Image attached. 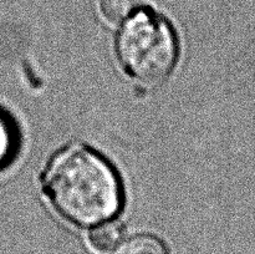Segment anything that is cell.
Listing matches in <instances>:
<instances>
[{"instance_id":"obj_1","label":"cell","mask_w":255,"mask_h":254,"mask_svg":"<svg viewBox=\"0 0 255 254\" xmlns=\"http://www.w3.org/2000/svg\"><path fill=\"white\" fill-rule=\"evenodd\" d=\"M42 189L55 211L76 226L114 218L122 206V187L114 167L85 146L57 152L42 174Z\"/></svg>"},{"instance_id":"obj_2","label":"cell","mask_w":255,"mask_h":254,"mask_svg":"<svg viewBox=\"0 0 255 254\" xmlns=\"http://www.w3.org/2000/svg\"><path fill=\"white\" fill-rule=\"evenodd\" d=\"M120 65L142 85L163 82L178 59V41L168 20L148 9H138L120 29L115 42Z\"/></svg>"},{"instance_id":"obj_3","label":"cell","mask_w":255,"mask_h":254,"mask_svg":"<svg viewBox=\"0 0 255 254\" xmlns=\"http://www.w3.org/2000/svg\"><path fill=\"white\" fill-rule=\"evenodd\" d=\"M122 237V228L114 222H104L97 224L87 237L89 247L96 254H109L120 243Z\"/></svg>"},{"instance_id":"obj_4","label":"cell","mask_w":255,"mask_h":254,"mask_svg":"<svg viewBox=\"0 0 255 254\" xmlns=\"http://www.w3.org/2000/svg\"><path fill=\"white\" fill-rule=\"evenodd\" d=\"M115 254H168V251L156 237L139 234L124 242Z\"/></svg>"},{"instance_id":"obj_5","label":"cell","mask_w":255,"mask_h":254,"mask_svg":"<svg viewBox=\"0 0 255 254\" xmlns=\"http://www.w3.org/2000/svg\"><path fill=\"white\" fill-rule=\"evenodd\" d=\"M141 0H100L105 19L114 24L124 22L139 9Z\"/></svg>"},{"instance_id":"obj_6","label":"cell","mask_w":255,"mask_h":254,"mask_svg":"<svg viewBox=\"0 0 255 254\" xmlns=\"http://www.w3.org/2000/svg\"><path fill=\"white\" fill-rule=\"evenodd\" d=\"M16 146V133L5 115L0 114V168L11 158Z\"/></svg>"}]
</instances>
